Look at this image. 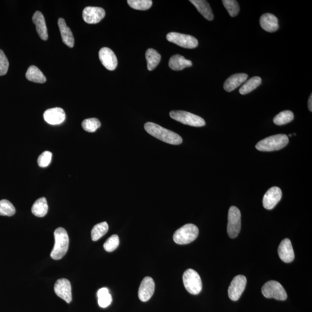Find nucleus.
I'll return each mask as SVG.
<instances>
[{"label":"nucleus","instance_id":"f257e3e1","mask_svg":"<svg viewBox=\"0 0 312 312\" xmlns=\"http://www.w3.org/2000/svg\"><path fill=\"white\" fill-rule=\"evenodd\" d=\"M144 127L148 133L165 143L175 145L182 143L183 140L180 135L157 124L148 122Z\"/></svg>","mask_w":312,"mask_h":312},{"label":"nucleus","instance_id":"f03ea898","mask_svg":"<svg viewBox=\"0 0 312 312\" xmlns=\"http://www.w3.org/2000/svg\"><path fill=\"white\" fill-rule=\"evenodd\" d=\"M55 245L50 256L55 260L62 259L66 255L69 246V237L66 230L62 227L57 229L54 233Z\"/></svg>","mask_w":312,"mask_h":312},{"label":"nucleus","instance_id":"7ed1b4c3","mask_svg":"<svg viewBox=\"0 0 312 312\" xmlns=\"http://www.w3.org/2000/svg\"><path fill=\"white\" fill-rule=\"evenodd\" d=\"M289 137L285 134H277L267 137L258 142L256 145L257 150L262 152L279 151L289 144Z\"/></svg>","mask_w":312,"mask_h":312},{"label":"nucleus","instance_id":"20e7f679","mask_svg":"<svg viewBox=\"0 0 312 312\" xmlns=\"http://www.w3.org/2000/svg\"><path fill=\"white\" fill-rule=\"evenodd\" d=\"M198 234L197 227L193 224H188L176 231L173 238L179 245H186L194 241L197 238Z\"/></svg>","mask_w":312,"mask_h":312},{"label":"nucleus","instance_id":"39448f33","mask_svg":"<svg viewBox=\"0 0 312 312\" xmlns=\"http://www.w3.org/2000/svg\"><path fill=\"white\" fill-rule=\"evenodd\" d=\"M184 286L189 293L197 295L201 292L202 283L198 273L193 269L186 270L183 275Z\"/></svg>","mask_w":312,"mask_h":312},{"label":"nucleus","instance_id":"423d86ee","mask_svg":"<svg viewBox=\"0 0 312 312\" xmlns=\"http://www.w3.org/2000/svg\"><path fill=\"white\" fill-rule=\"evenodd\" d=\"M173 119L182 124L193 127H202L205 125V121L197 115L184 111H172L169 114Z\"/></svg>","mask_w":312,"mask_h":312},{"label":"nucleus","instance_id":"0eeeda50","mask_svg":"<svg viewBox=\"0 0 312 312\" xmlns=\"http://www.w3.org/2000/svg\"><path fill=\"white\" fill-rule=\"evenodd\" d=\"M262 294L267 298H274L276 300L285 301L287 294L280 283L274 280L268 281L262 287Z\"/></svg>","mask_w":312,"mask_h":312},{"label":"nucleus","instance_id":"6e6552de","mask_svg":"<svg viewBox=\"0 0 312 312\" xmlns=\"http://www.w3.org/2000/svg\"><path fill=\"white\" fill-rule=\"evenodd\" d=\"M241 229V214L238 208L232 206L230 207L228 215V226L227 233L231 238L238 236Z\"/></svg>","mask_w":312,"mask_h":312},{"label":"nucleus","instance_id":"1a4fd4ad","mask_svg":"<svg viewBox=\"0 0 312 312\" xmlns=\"http://www.w3.org/2000/svg\"><path fill=\"white\" fill-rule=\"evenodd\" d=\"M167 39L168 41L186 49H194L198 45V40L195 37L181 33H169L167 36Z\"/></svg>","mask_w":312,"mask_h":312},{"label":"nucleus","instance_id":"9d476101","mask_svg":"<svg viewBox=\"0 0 312 312\" xmlns=\"http://www.w3.org/2000/svg\"><path fill=\"white\" fill-rule=\"evenodd\" d=\"M247 283L246 277L238 275L234 278L229 288V296L234 301H238L245 290Z\"/></svg>","mask_w":312,"mask_h":312},{"label":"nucleus","instance_id":"9b49d317","mask_svg":"<svg viewBox=\"0 0 312 312\" xmlns=\"http://www.w3.org/2000/svg\"><path fill=\"white\" fill-rule=\"evenodd\" d=\"M55 293L57 296L69 304L72 301V287L70 281L67 279L57 280L55 287Z\"/></svg>","mask_w":312,"mask_h":312},{"label":"nucleus","instance_id":"f8f14e48","mask_svg":"<svg viewBox=\"0 0 312 312\" xmlns=\"http://www.w3.org/2000/svg\"><path fill=\"white\" fill-rule=\"evenodd\" d=\"M282 196L281 189L277 187L270 188L264 195L263 203L264 208L268 210L273 209L280 201Z\"/></svg>","mask_w":312,"mask_h":312},{"label":"nucleus","instance_id":"ddd939ff","mask_svg":"<svg viewBox=\"0 0 312 312\" xmlns=\"http://www.w3.org/2000/svg\"><path fill=\"white\" fill-rule=\"evenodd\" d=\"M106 16V11L103 8L87 6L84 9L82 16L84 22L89 24L99 23Z\"/></svg>","mask_w":312,"mask_h":312},{"label":"nucleus","instance_id":"4468645a","mask_svg":"<svg viewBox=\"0 0 312 312\" xmlns=\"http://www.w3.org/2000/svg\"><path fill=\"white\" fill-rule=\"evenodd\" d=\"M155 290V283L151 277L144 278L140 284L138 290V297L142 302H147L154 295Z\"/></svg>","mask_w":312,"mask_h":312},{"label":"nucleus","instance_id":"2eb2a0df","mask_svg":"<svg viewBox=\"0 0 312 312\" xmlns=\"http://www.w3.org/2000/svg\"><path fill=\"white\" fill-rule=\"evenodd\" d=\"M99 58L103 65L110 71L116 69L117 66V60L116 55L108 47H103L99 52Z\"/></svg>","mask_w":312,"mask_h":312},{"label":"nucleus","instance_id":"dca6fc26","mask_svg":"<svg viewBox=\"0 0 312 312\" xmlns=\"http://www.w3.org/2000/svg\"><path fill=\"white\" fill-rule=\"evenodd\" d=\"M44 119L51 125L63 123L66 119L65 112L60 108H53L46 110L43 114Z\"/></svg>","mask_w":312,"mask_h":312},{"label":"nucleus","instance_id":"f3484780","mask_svg":"<svg viewBox=\"0 0 312 312\" xmlns=\"http://www.w3.org/2000/svg\"><path fill=\"white\" fill-rule=\"evenodd\" d=\"M278 254L280 259L286 263L292 262L294 259V252L290 240L284 239L278 247Z\"/></svg>","mask_w":312,"mask_h":312},{"label":"nucleus","instance_id":"a211bd4d","mask_svg":"<svg viewBox=\"0 0 312 312\" xmlns=\"http://www.w3.org/2000/svg\"><path fill=\"white\" fill-rule=\"evenodd\" d=\"M260 23L263 29L267 32H275L279 29L278 19L272 13H267L261 16Z\"/></svg>","mask_w":312,"mask_h":312},{"label":"nucleus","instance_id":"6ab92c4d","mask_svg":"<svg viewBox=\"0 0 312 312\" xmlns=\"http://www.w3.org/2000/svg\"><path fill=\"white\" fill-rule=\"evenodd\" d=\"M248 76L245 73H239L233 75L225 81L224 83V89L227 92H231L239 87L240 84L245 82Z\"/></svg>","mask_w":312,"mask_h":312},{"label":"nucleus","instance_id":"aec40b11","mask_svg":"<svg viewBox=\"0 0 312 312\" xmlns=\"http://www.w3.org/2000/svg\"><path fill=\"white\" fill-rule=\"evenodd\" d=\"M33 22L36 26L37 32L40 38L44 40H47L48 39V33L42 13L39 11L36 12L33 16Z\"/></svg>","mask_w":312,"mask_h":312},{"label":"nucleus","instance_id":"412c9836","mask_svg":"<svg viewBox=\"0 0 312 312\" xmlns=\"http://www.w3.org/2000/svg\"><path fill=\"white\" fill-rule=\"evenodd\" d=\"M58 25L63 42L67 46L73 47L75 42L74 36L71 29L67 26L65 20L60 18L58 20Z\"/></svg>","mask_w":312,"mask_h":312},{"label":"nucleus","instance_id":"4be33fe9","mask_svg":"<svg viewBox=\"0 0 312 312\" xmlns=\"http://www.w3.org/2000/svg\"><path fill=\"white\" fill-rule=\"evenodd\" d=\"M190 2L195 6L198 12L206 19L212 21L214 18L211 6H210L209 3L205 0H191Z\"/></svg>","mask_w":312,"mask_h":312},{"label":"nucleus","instance_id":"5701e85b","mask_svg":"<svg viewBox=\"0 0 312 312\" xmlns=\"http://www.w3.org/2000/svg\"><path fill=\"white\" fill-rule=\"evenodd\" d=\"M192 65V61L186 59L184 56L180 55L172 56L169 61V67L174 71H181Z\"/></svg>","mask_w":312,"mask_h":312},{"label":"nucleus","instance_id":"b1692460","mask_svg":"<svg viewBox=\"0 0 312 312\" xmlns=\"http://www.w3.org/2000/svg\"><path fill=\"white\" fill-rule=\"evenodd\" d=\"M28 80L31 82L43 83L46 81V78L38 67L35 66H30L26 74Z\"/></svg>","mask_w":312,"mask_h":312},{"label":"nucleus","instance_id":"393cba45","mask_svg":"<svg viewBox=\"0 0 312 312\" xmlns=\"http://www.w3.org/2000/svg\"><path fill=\"white\" fill-rule=\"evenodd\" d=\"M34 215L42 218L45 216L48 211V205L46 199L44 197L40 198L34 203L32 209Z\"/></svg>","mask_w":312,"mask_h":312},{"label":"nucleus","instance_id":"a878e982","mask_svg":"<svg viewBox=\"0 0 312 312\" xmlns=\"http://www.w3.org/2000/svg\"><path fill=\"white\" fill-rule=\"evenodd\" d=\"M146 59L148 63V69L152 71L156 69L161 61V55L157 51L154 49H149L146 52Z\"/></svg>","mask_w":312,"mask_h":312},{"label":"nucleus","instance_id":"bb28decb","mask_svg":"<svg viewBox=\"0 0 312 312\" xmlns=\"http://www.w3.org/2000/svg\"><path fill=\"white\" fill-rule=\"evenodd\" d=\"M262 78L259 77H254L243 84L240 88L239 93L242 95H245L252 92L253 90L256 89L262 84Z\"/></svg>","mask_w":312,"mask_h":312},{"label":"nucleus","instance_id":"cd10ccee","mask_svg":"<svg viewBox=\"0 0 312 312\" xmlns=\"http://www.w3.org/2000/svg\"><path fill=\"white\" fill-rule=\"evenodd\" d=\"M108 229H109V226H108L107 222H104L97 224V225L94 226L92 230H91V239H92L93 241H97L101 237L106 235Z\"/></svg>","mask_w":312,"mask_h":312},{"label":"nucleus","instance_id":"c85d7f7f","mask_svg":"<svg viewBox=\"0 0 312 312\" xmlns=\"http://www.w3.org/2000/svg\"><path fill=\"white\" fill-rule=\"evenodd\" d=\"M98 298V303L100 307L103 308H107L111 305L113 301V298L109 292V290L106 287L102 288L97 293Z\"/></svg>","mask_w":312,"mask_h":312},{"label":"nucleus","instance_id":"c756f323","mask_svg":"<svg viewBox=\"0 0 312 312\" xmlns=\"http://www.w3.org/2000/svg\"><path fill=\"white\" fill-rule=\"evenodd\" d=\"M294 114L292 112L287 110L281 112L273 118L274 123L277 125L286 124L294 119Z\"/></svg>","mask_w":312,"mask_h":312},{"label":"nucleus","instance_id":"7c9ffc66","mask_svg":"<svg viewBox=\"0 0 312 312\" xmlns=\"http://www.w3.org/2000/svg\"><path fill=\"white\" fill-rule=\"evenodd\" d=\"M15 212L14 206L8 200L2 199L0 201V215L12 216L15 215Z\"/></svg>","mask_w":312,"mask_h":312},{"label":"nucleus","instance_id":"2f4dec72","mask_svg":"<svg viewBox=\"0 0 312 312\" xmlns=\"http://www.w3.org/2000/svg\"><path fill=\"white\" fill-rule=\"evenodd\" d=\"M127 3L132 8L146 11L151 7L153 1L151 0H128Z\"/></svg>","mask_w":312,"mask_h":312},{"label":"nucleus","instance_id":"473e14b6","mask_svg":"<svg viewBox=\"0 0 312 312\" xmlns=\"http://www.w3.org/2000/svg\"><path fill=\"white\" fill-rule=\"evenodd\" d=\"M82 126L84 130L89 133H94L101 127V122L97 118H87L83 121Z\"/></svg>","mask_w":312,"mask_h":312},{"label":"nucleus","instance_id":"72a5a7b5","mask_svg":"<svg viewBox=\"0 0 312 312\" xmlns=\"http://www.w3.org/2000/svg\"><path fill=\"white\" fill-rule=\"evenodd\" d=\"M222 2L231 16L238 15L240 10L238 1L235 0H223Z\"/></svg>","mask_w":312,"mask_h":312},{"label":"nucleus","instance_id":"f704fd0d","mask_svg":"<svg viewBox=\"0 0 312 312\" xmlns=\"http://www.w3.org/2000/svg\"><path fill=\"white\" fill-rule=\"evenodd\" d=\"M119 245V238L118 236L115 235H112L107 240V241L104 244V248L108 252H113L117 249Z\"/></svg>","mask_w":312,"mask_h":312},{"label":"nucleus","instance_id":"c9c22d12","mask_svg":"<svg viewBox=\"0 0 312 312\" xmlns=\"http://www.w3.org/2000/svg\"><path fill=\"white\" fill-rule=\"evenodd\" d=\"M52 154L49 151H45L40 155L38 158V164L40 167H47L52 161Z\"/></svg>","mask_w":312,"mask_h":312},{"label":"nucleus","instance_id":"e433bc0d","mask_svg":"<svg viewBox=\"0 0 312 312\" xmlns=\"http://www.w3.org/2000/svg\"><path fill=\"white\" fill-rule=\"evenodd\" d=\"M9 62L4 52L0 50V76H4L8 72Z\"/></svg>","mask_w":312,"mask_h":312},{"label":"nucleus","instance_id":"4c0bfd02","mask_svg":"<svg viewBox=\"0 0 312 312\" xmlns=\"http://www.w3.org/2000/svg\"><path fill=\"white\" fill-rule=\"evenodd\" d=\"M308 108L309 110L312 112V94H311L310 98L308 100Z\"/></svg>","mask_w":312,"mask_h":312},{"label":"nucleus","instance_id":"58836bf2","mask_svg":"<svg viewBox=\"0 0 312 312\" xmlns=\"http://www.w3.org/2000/svg\"><path fill=\"white\" fill-rule=\"evenodd\" d=\"M289 137H291V136H292V134H290V135H289Z\"/></svg>","mask_w":312,"mask_h":312}]
</instances>
